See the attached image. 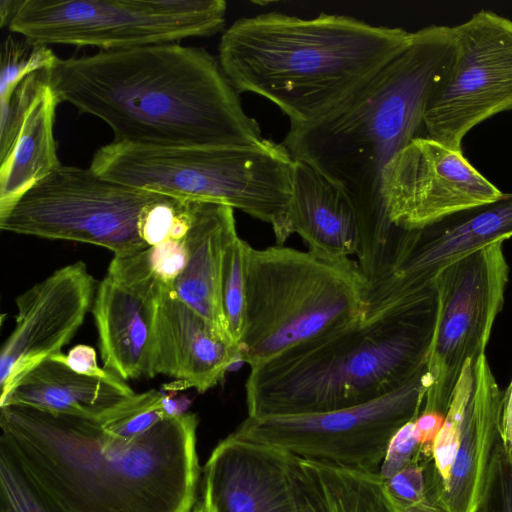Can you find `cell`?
Returning a JSON list of instances; mask_svg holds the SVG:
<instances>
[{
	"label": "cell",
	"instance_id": "1",
	"mask_svg": "<svg viewBox=\"0 0 512 512\" xmlns=\"http://www.w3.org/2000/svg\"><path fill=\"white\" fill-rule=\"evenodd\" d=\"M59 103L105 122L114 142L251 146L265 138L218 59L178 42L57 57L46 70Z\"/></svg>",
	"mask_w": 512,
	"mask_h": 512
},
{
	"label": "cell",
	"instance_id": "2",
	"mask_svg": "<svg viewBox=\"0 0 512 512\" xmlns=\"http://www.w3.org/2000/svg\"><path fill=\"white\" fill-rule=\"evenodd\" d=\"M197 425V416L185 413L125 441L97 419L0 407V443L69 512H192Z\"/></svg>",
	"mask_w": 512,
	"mask_h": 512
},
{
	"label": "cell",
	"instance_id": "3",
	"mask_svg": "<svg viewBox=\"0 0 512 512\" xmlns=\"http://www.w3.org/2000/svg\"><path fill=\"white\" fill-rule=\"evenodd\" d=\"M454 53L452 27L429 25L364 85L320 118L290 125L282 142L291 155L339 185L357 211L360 246L377 249L390 234L384 172L412 140L425 136L427 103Z\"/></svg>",
	"mask_w": 512,
	"mask_h": 512
},
{
	"label": "cell",
	"instance_id": "4",
	"mask_svg": "<svg viewBox=\"0 0 512 512\" xmlns=\"http://www.w3.org/2000/svg\"><path fill=\"white\" fill-rule=\"evenodd\" d=\"M412 39L403 28L351 16L302 19L274 11L233 22L222 33L217 59L239 93L270 100L298 125L335 108Z\"/></svg>",
	"mask_w": 512,
	"mask_h": 512
},
{
	"label": "cell",
	"instance_id": "5",
	"mask_svg": "<svg viewBox=\"0 0 512 512\" xmlns=\"http://www.w3.org/2000/svg\"><path fill=\"white\" fill-rule=\"evenodd\" d=\"M433 283L383 312L250 368L248 416L320 413L391 393L427 370L437 319Z\"/></svg>",
	"mask_w": 512,
	"mask_h": 512
},
{
	"label": "cell",
	"instance_id": "6",
	"mask_svg": "<svg viewBox=\"0 0 512 512\" xmlns=\"http://www.w3.org/2000/svg\"><path fill=\"white\" fill-rule=\"evenodd\" d=\"M294 157L283 143L156 146L110 142L90 168L101 177L175 197L221 203L269 223L284 245Z\"/></svg>",
	"mask_w": 512,
	"mask_h": 512
},
{
	"label": "cell",
	"instance_id": "7",
	"mask_svg": "<svg viewBox=\"0 0 512 512\" xmlns=\"http://www.w3.org/2000/svg\"><path fill=\"white\" fill-rule=\"evenodd\" d=\"M246 305L239 361L251 367L364 318L367 282L357 261L284 245L245 256Z\"/></svg>",
	"mask_w": 512,
	"mask_h": 512
},
{
	"label": "cell",
	"instance_id": "8",
	"mask_svg": "<svg viewBox=\"0 0 512 512\" xmlns=\"http://www.w3.org/2000/svg\"><path fill=\"white\" fill-rule=\"evenodd\" d=\"M223 0H21L8 28L36 45L116 50L223 30Z\"/></svg>",
	"mask_w": 512,
	"mask_h": 512
},
{
	"label": "cell",
	"instance_id": "9",
	"mask_svg": "<svg viewBox=\"0 0 512 512\" xmlns=\"http://www.w3.org/2000/svg\"><path fill=\"white\" fill-rule=\"evenodd\" d=\"M160 194L105 179L90 167L61 165L0 213V228L132 253L149 247L141 223Z\"/></svg>",
	"mask_w": 512,
	"mask_h": 512
},
{
	"label": "cell",
	"instance_id": "10",
	"mask_svg": "<svg viewBox=\"0 0 512 512\" xmlns=\"http://www.w3.org/2000/svg\"><path fill=\"white\" fill-rule=\"evenodd\" d=\"M427 370L401 388L370 402L333 411L248 416L233 432L303 459L379 473L394 433L421 413Z\"/></svg>",
	"mask_w": 512,
	"mask_h": 512
},
{
	"label": "cell",
	"instance_id": "11",
	"mask_svg": "<svg viewBox=\"0 0 512 512\" xmlns=\"http://www.w3.org/2000/svg\"><path fill=\"white\" fill-rule=\"evenodd\" d=\"M503 243L453 262L434 279L438 308L422 411L446 416L466 361L476 364L485 354L509 276Z\"/></svg>",
	"mask_w": 512,
	"mask_h": 512
},
{
	"label": "cell",
	"instance_id": "12",
	"mask_svg": "<svg viewBox=\"0 0 512 512\" xmlns=\"http://www.w3.org/2000/svg\"><path fill=\"white\" fill-rule=\"evenodd\" d=\"M512 237V193L420 229H395L363 272L364 319L434 283L446 266Z\"/></svg>",
	"mask_w": 512,
	"mask_h": 512
},
{
	"label": "cell",
	"instance_id": "13",
	"mask_svg": "<svg viewBox=\"0 0 512 512\" xmlns=\"http://www.w3.org/2000/svg\"><path fill=\"white\" fill-rule=\"evenodd\" d=\"M452 31L451 64L423 122L426 137L462 151L471 129L512 110V20L481 10Z\"/></svg>",
	"mask_w": 512,
	"mask_h": 512
},
{
	"label": "cell",
	"instance_id": "14",
	"mask_svg": "<svg viewBox=\"0 0 512 512\" xmlns=\"http://www.w3.org/2000/svg\"><path fill=\"white\" fill-rule=\"evenodd\" d=\"M502 193L462 151L426 136L407 144L384 172L386 216L392 226L402 230L426 227L456 212L490 203Z\"/></svg>",
	"mask_w": 512,
	"mask_h": 512
},
{
	"label": "cell",
	"instance_id": "15",
	"mask_svg": "<svg viewBox=\"0 0 512 512\" xmlns=\"http://www.w3.org/2000/svg\"><path fill=\"white\" fill-rule=\"evenodd\" d=\"M96 289L85 263L77 261L16 298V325L0 353L1 395L29 369L62 353L82 325Z\"/></svg>",
	"mask_w": 512,
	"mask_h": 512
},
{
	"label": "cell",
	"instance_id": "16",
	"mask_svg": "<svg viewBox=\"0 0 512 512\" xmlns=\"http://www.w3.org/2000/svg\"><path fill=\"white\" fill-rule=\"evenodd\" d=\"M46 70L29 74L0 100V213L62 165L54 137L60 103Z\"/></svg>",
	"mask_w": 512,
	"mask_h": 512
},
{
	"label": "cell",
	"instance_id": "17",
	"mask_svg": "<svg viewBox=\"0 0 512 512\" xmlns=\"http://www.w3.org/2000/svg\"><path fill=\"white\" fill-rule=\"evenodd\" d=\"M289 453L232 433L204 467L203 500L209 512H298L291 491Z\"/></svg>",
	"mask_w": 512,
	"mask_h": 512
},
{
	"label": "cell",
	"instance_id": "18",
	"mask_svg": "<svg viewBox=\"0 0 512 512\" xmlns=\"http://www.w3.org/2000/svg\"><path fill=\"white\" fill-rule=\"evenodd\" d=\"M153 375L181 382L204 393L220 383L239 361V348L174 294L155 308Z\"/></svg>",
	"mask_w": 512,
	"mask_h": 512
},
{
	"label": "cell",
	"instance_id": "19",
	"mask_svg": "<svg viewBox=\"0 0 512 512\" xmlns=\"http://www.w3.org/2000/svg\"><path fill=\"white\" fill-rule=\"evenodd\" d=\"M286 234H298L308 251L338 260L356 255L360 225L347 193L310 164L294 158Z\"/></svg>",
	"mask_w": 512,
	"mask_h": 512
},
{
	"label": "cell",
	"instance_id": "20",
	"mask_svg": "<svg viewBox=\"0 0 512 512\" xmlns=\"http://www.w3.org/2000/svg\"><path fill=\"white\" fill-rule=\"evenodd\" d=\"M470 399L453 464L438 499L446 512H477L492 453L500 438L503 391L484 355L475 367Z\"/></svg>",
	"mask_w": 512,
	"mask_h": 512
},
{
	"label": "cell",
	"instance_id": "21",
	"mask_svg": "<svg viewBox=\"0 0 512 512\" xmlns=\"http://www.w3.org/2000/svg\"><path fill=\"white\" fill-rule=\"evenodd\" d=\"M190 213V228L183 239L188 262L174 284V295L223 338L234 343L221 304L223 256L227 244L237 234L234 209L221 203L191 199Z\"/></svg>",
	"mask_w": 512,
	"mask_h": 512
},
{
	"label": "cell",
	"instance_id": "22",
	"mask_svg": "<svg viewBox=\"0 0 512 512\" xmlns=\"http://www.w3.org/2000/svg\"><path fill=\"white\" fill-rule=\"evenodd\" d=\"M155 308L108 275L97 285L92 313L106 371L122 380L154 377Z\"/></svg>",
	"mask_w": 512,
	"mask_h": 512
},
{
	"label": "cell",
	"instance_id": "23",
	"mask_svg": "<svg viewBox=\"0 0 512 512\" xmlns=\"http://www.w3.org/2000/svg\"><path fill=\"white\" fill-rule=\"evenodd\" d=\"M134 391L118 376L90 377L46 359L25 372L0 396V407L25 405L52 413L99 419Z\"/></svg>",
	"mask_w": 512,
	"mask_h": 512
},
{
	"label": "cell",
	"instance_id": "24",
	"mask_svg": "<svg viewBox=\"0 0 512 512\" xmlns=\"http://www.w3.org/2000/svg\"><path fill=\"white\" fill-rule=\"evenodd\" d=\"M475 364L466 361L454 388L444 422L434 440L430 460L423 464L425 490L437 504L448 479L475 387ZM438 505V504H437Z\"/></svg>",
	"mask_w": 512,
	"mask_h": 512
},
{
	"label": "cell",
	"instance_id": "25",
	"mask_svg": "<svg viewBox=\"0 0 512 512\" xmlns=\"http://www.w3.org/2000/svg\"><path fill=\"white\" fill-rule=\"evenodd\" d=\"M0 512H69L0 443Z\"/></svg>",
	"mask_w": 512,
	"mask_h": 512
},
{
	"label": "cell",
	"instance_id": "26",
	"mask_svg": "<svg viewBox=\"0 0 512 512\" xmlns=\"http://www.w3.org/2000/svg\"><path fill=\"white\" fill-rule=\"evenodd\" d=\"M165 396L157 390L134 394L109 409L98 421L108 435L125 441L133 440L169 418L164 408Z\"/></svg>",
	"mask_w": 512,
	"mask_h": 512
},
{
	"label": "cell",
	"instance_id": "27",
	"mask_svg": "<svg viewBox=\"0 0 512 512\" xmlns=\"http://www.w3.org/2000/svg\"><path fill=\"white\" fill-rule=\"evenodd\" d=\"M249 244L236 234L227 244L222 263L221 304L231 340L238 346L246 305L245 256Z\"/></svg>",
	"mask_w": 512,
	"mask_h": 512
},
{
	"label": "cell",
	"instance_id": "28",
	"mask_svg": "<svg viewBox=\"0 0 512 512\" xmlns=\"http://www.w3.org/2000/svg\"><path fill=\"white\" fill-rule=\"evenodd\" d=\"M57 57L48 46L6 37L1 44L0 99L29 74L50 68Z\"/></svg>",
	"mask_w": 512,
	"mask_h": 512
},
{
	"label": "cell",
	"instance_id": "29",
	"mask_svg": "<svg viewBox=\"0 0 512 512\" xmlns=\"http://www.w3.org/2000/svg\"><path fill=\"white\" fill-rule=\"evenodd\" d=\"M383 481L396 512H446L427 495L421 462Z\"/></svg>",
	"mask_w": 512,
	"mask_h": 512
},
{
	"label": "cell",
	"instance_id": "30",
	"mask_svg": "<svg viewBox=\"0 0 512 512\" xmlns=\"http://www.w3.org/2000/svg\"><path fill=\"white\" fill-rule=\"evenodd\" d=\"M477 512H512V450L497 441Z\"/></svg>",
	"mask_w": 512,
	"mask_h": 512
},
{
	"label": "cell",
	"instance_id": "31",
	"mask_svg": "<svg viewBox=\"0 0 512 512\" xmlns=\"http://www.w3.org/2000/svg\"><path fill=\"white\" fill-rule=\"evenodd\" d=\"M148 266L156 280L174 294V284L188 262L184 240H168L145 249Z\"/></svg>",
	"mask_w": 512,
	"mask_h": 512
},
{
	"label": "cell",
	"instance_id": "32",
	"mask_svg": "<svg viewBox=\"0 0 512 512\" xmlns=\"http://www.w3.org/2000/svg\"><path fill=\"white\" fill-rule=\"evenodd\" d=\"M421 443L415 419L402 425L388 444L379 474L387 480L415 462H420Z\"/></svg>",
	"mask_w": 512,
	"mask_h": 512
},
{
	"label": "cell",
	"instance_id": "33",
	"mask_svg": "<svg viewBox=\"0 0 512 512\" xmlns=\"http://www.w3.org/2000/svg\"><path fill=\"white\" fill-rule=\"evenodd\" d=\"M51 358L66 364L70 369L81 375L105 378L112 374L99 367L96 352L94 348L88 345H76L67 355L60 353Z\"/></svg>",
	"mask_w": 512,
	"mask_h": 512
},
{
	"label": "cell",
	"instance_id": "34",
	"mask_svg": "<svg viewBox=\"0 0 512 512\" xmlns=\"http://www.w3.org/2000/svg\"><path fill=\"white\" fill-rule=\"evenodd\" d=\"M500 438L504 447L512 450V381L502 398V410L500 419Z\"/></svg>",
	"mask_w": 512,
	"mask_h": 512
},
{
	"label": "cell",
	"instance_id": "35",
	"mask_svg": "<svg viewBox=\"0 0 512 512\" xmlns=\"http://www.w3.org/2000/svg\"><path fill=\"white\" fill-rule=\"evenodd\" d=\"M21 0H1L0 1V24L1 27L9 26L12 18L16 14Z\"/></svg>",
	"mask_w": 512,
	"mask_h": 512
},
{
	"label": "cell",
	"instance_id": "36",
	"mask_svg": "<svg viewBox=\"0 0 512 512\" xmlns=\"http://www.w3.org/2000/svg\"><path fill=\"white\" fill-rule=\"evenodd\" d=\"M192 512H209L206 503L202 499L201 502L197 503Z\"/></svg>",
	"mask_w": 512,
	"mask_h": 512
}]
</instances>
